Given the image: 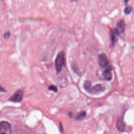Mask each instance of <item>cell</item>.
Listing matches in <instances>:
<instances>
[{"label":"cell","mask_w":134,"mask_h":134,"mask_svg":"<svg viewBox=\"0 0 134 134\" xmlns=\"http://www.w3.org/2000/svg\"><path fill=\"white\" fill-rule=\"evenodd\" d=\"M65 64V56L63 51H61L57 56L55 59V68L57 73L62 70V68Z\"/></svg>","instance_id":"6da1fadb"},{"label":"cell","mask_w":134,"mask_h":134,"mask_svg":"<svg viewBox=\"0 0 134 134\" xmlns=\"http://www.w3.org/2000/svg\"><path fill=\"white\" fill-rule=\"evenodd\" d=\"M0 134H12V127L8 122H0Z\"/></svg>","instance_id":"7a4b0ae2"},{"label":"cell","mask_w":134,"mask_h":134,"mask_svg":"<svg viewBox=\"0 0 134 134\" xmlns=\"http://www.w3.org/2000/svg\"><path fill=\"white\" fill-rule=\"evenodd\" d=\"M23 91L21 90H18L15 93L13 96L10 97V99H9V101L12 102H14V103H19V102L22 101L23 97Z\"/></svg>","instance_id":"3957f363"},{"label":"cell","mask_w":134,"mask_h":134,"mask_svg":"<svg viewBox=\"0 0 134 134\" xmlns=\"http://www.w3.org/2000/svg\"><path fill=\"white\" fill-rule=\"evenodd\" d=\"M99 64L101 68H104L107 67L108 65H110V62L105 54H100L98 57Z\"/></svg>","instance_id":"277c9868"},{"label":"cell","mask_w":134,"mask_h":134,"mask_svg":"<svg viewBox=\"0 0 134 134\" xmlns=\"http://www.w3.org/2000/svg\"><path fill=\"white\" fill-rule=\"evenodd\" d=\"M105 87L103 85L100 84H97L94 85V87H91L87 91L91 94H96L97 93H100L105 90Z\"/></svg>","instance_id":"5b68a950"},{"label":"cell","mask_w":134,"mask_h":134,"mask_svg":"<svg viewBox=\"0 0 134 134\" xmlns=\"http://www.w3.org/2000/svg\"><path fill=\"white\" fill-rule=\"evenodd\" d=\"M112 67L111 65H108L103 72L104 79L107 81H111L112 79Z\"/></svg>","instance_id":"8992f818"},{"label":"cell","mask_w":134,"mask_h":134,"mask_svg":"<svg viewBox=\"0 0 134 134\" xmlns=\"http://www.w3.org/2000/svg\"><path fill=\"white\" fill-rule=\"evenodd\" d=\"M116 127L118 130L123 132L126 127V125L122 117H120L117 119L116 122Z\"/></svg>","instance_id":"52a82bcc"},{"label":"cell","mask_w":134,"mask_h":134,"mask_svg":"<svg viewBox=\"0 0 134 134\" xmlns=\"http://www.w3.org/2000/svg\"><path fill=\"white\" fill-rule=\"evenodd\" d=\"M119 31L117 30L116 28L114 29L113 30L111 31L110 32V35H111V42H112V44L113 46H114L116 42V38L117 36L119 35Z\"/></svg>","instance_id":"ba28073f"},{"label":"cell","mask_w":134,"mask_h":134,"mask_svg":"<svg viewBox=\"0 0 134 134\" xmlns=\"http://www.w3.org/2000/svg\"><path fill=\"white\" fill-rule=\"evenodd\" d=\"M125 26L126 24L125 21L124 20H121L118 23V24L117 25L116 28L117 30L119 31V34H123L125 31Z\"/></svg>","instance_id":"9c48e42d"},{"label":"cell","mask_w":134,"mask_h":134,"mask_svg":"<svg viewBox=\"0 0 134 134\" xmlns=\"http://www.w3.org/2000/svg\"><path fill=\"white\" fill-rule=\"evenodd\" d=\"M87 116V113L85 111H82L79 113V114L76 116V119L78 121H81V120H83L84 119L85 117Z\"/></svg>","instance_id":"30bf717a"},{"label":"cell","mask_w":134,"mask_h":134,"mask_svg":"<svg viewBox=\"0 0 134 134\" xmlns=\"http://www.w3.org/2000/svg\"><path fill=\"white\" fill-rule=\"evenodd\" d=\"M83 87L84 88V89L87 91L91 87V82L88 80L85 81L84 82V83Z\"/></svg>","instance_id":"8fae6325"},{"label":"cell","mask_w":134,"mask_h":134,"mask_svg":"<svg viewBox=\"0 0 134 134\" xmlns=\"http://www.w3.org/2000/svg\"><path fill=\"white\" fill-rule=\"evenodd\" d=\"M132 10H133L132 8H131V7L130 6L126 7V8H125V10H124L125 14H126V15L129 14L131 13V11H132Z\"/></svg>","instance_id":"7c38bea8"},{"label":"cell","mask_w":134,"mask_h":134,"mask_svg":"<svg viewBox=\"0 0 134 134\" xmlns=\"http://www.w3.org/2000/svg\"><path fill=\"white\" fill-rule=\"evenodd\" d=\"M11 36V32L10 31H7L4 34V38L5 39H8Z\"/></svg>","instance_id":"4fadbf2b"},{"label":"cell","mask_w":134,"mask_h":134,"mask_svg":"<svg viewBox=\"0 0 134 134\" xmlns=\"http://www.w3.org/2000/svg\"><path fill=\"white\" fill-rule=\"evenodd\" d=\"M48 88H49V90L53 91H54V92H57V91H58L57 88L56 86L53 85H50L49 87Z\"/></svg>","instance_id":"5bb4252c"},{"label":"cell","mask_w":134,"mask_h":134,"mask_svg":"<svg viewBox=\"0 0 134 134\" xmlns=\"http://www.w3.org/2000/svg\"><path fill=\"white\" fill-rule=\"evenodd\" d=\"M6 92V90L3 87H2V86L0 84V92Z\"/></svg>","instance_id":"9a60e30c"},{"label":"cell","mask_w":134,"mask_h":134,"mask_svg":"<svg viewBox=\"0 0 134 134\" xmlns=\"http://www.w3.org/2000/svg\"><path fill=\"white\" fill-rule=\"evenodd\" d=\"M60 130L61 131H63V128H62V125L61 123H60Z\"/></svg>","instance_id":"2e32d148"},{"label":"cell","mask_w":134,"mask_h":134,"mask_svg":"<svg viewBox=\"0 0 134 134\" xmlns=\"http://www.w3.org/2000/svg\"><path fill=\"white\" fill-rule=\"evenodd\" d=\"M128 1H129V0H124V2H125V4L127 3Z\"/></svg>","instance_id":"e0dca14e"}]
</instances>
